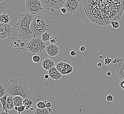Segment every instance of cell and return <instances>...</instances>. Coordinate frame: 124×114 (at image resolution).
I'll use <instances>...</instances> for the list:
<instances>
[{
	"label": "cell",
	"mask_w": 124,
	"mask_h": 114,
	"mask_svg": "<svg viewBox=\"0 0 124 114\" xmlns=\"http://www.w3.org/2000/svg\"><path fill=\"white\" fill-rule=\"evenodd\" d=\"M11 18L8 14L5 13L0 15V22L5 24H9Z\"/></svg>",
	"instance_id": "16"
},
{
	"label": "cell",
	"mask_w": 124,
	"mask_h": 114,
	"mask_svg": "<svg viewBox=\"0 0 124 114\" xmlns=\"http://www.w3.org/2000/svg\"><path fill=\"white\" fill-rule=\"evenodd\" d=\"M13 96H8L7 100V107L8 110H12L14 108L15 105L13 100Z\"/></svg>",
	"instance_id": "17"
},
{
	"label": "cell",
	"mask_w": 124,
	"mask_h": 114,
	"mask_svg": "<svg viewBox=\"0 0 124 114\" xmlns=\"http://www.w3.org/2000/svg\"><path fill=\"white\" fill-rule=\"evenodd\" d=\"M15 107H19L23 105L24 99L20 96H15L13 97Z\"/></svg>",
	"instance_id": "15"
},
{
	"label": "cell",
	"mask_w": 124,
	"mask_h": 114,
	"mask_svg": "<svg viewBox=\"0 0 124 114\" xmlns=\"http://www.w3.org/2000/svg\"><path fill=\"white\" fill-rule=\"evenodd\" d=\"M70 55L72 56H75L77 55V53L75 51V50H72L70 52Z\"/></svg>",
	"instance_id": "32"
},
{
	"label": "cell",
	"mask_w": 124,
	"mask_h": 114,
	"mask_svg": "<svg viewBox=\"0 0 124 114\" xmlns=\"http://www.w3.org/2000/svg\"><path fill=\"white\" fill-rule=\"evenodd\" d=\"M119 84L120 87L122 88L124 91V79H122V80L120 82Z\"/></svg>",
	"instance_id": "31"
},
{
	"label": "cell",
	"mask_w": 124,
	"mask_h": 114,
	"mask_svg": "<svg viewBox=\"0 0 124 114\" xmlns=\"http://www.w3.org/2000/svg\"><path fill=\"white\" fill-rule=\"evenodd\" d=\"M7 94V91L4 86L2 84L0 85V98H2Z\"/></svg>",
	"instance_id": "23"
},
{
	"label": "cell",
	"mask_w": 124,
	"mask_h": 114,
	"mask_svg": "<svg viewBox=\"0 0 124 114\" xmlns=\"http://www.w3.org/2000/svg\"><path fill=\"white\" fill-rule=\"evenodd\" d=\"M65 62H59L56 64H55V67L57 69L58 71L61 72L64 66Z\"/></svg>",
	"instance_id": "22"
},
{
	"label": "cell",
	"mask_w": 124,
	"mask_h": 114,
	"mask_svg": "<svg viewBox=\"0 0 124 114\" xmlns=\"http://www.w3.org/2000/svg\"><path fill=\"white\" fill-rule=\"evenodd\" d=\"M8 96V95L7 94L2 98H0V101L3 106L2 111H5L6 110H8L7 107V100Z\"/></svg>",
	"instance_id": "19"
},
{
	"label": "cell",
	"mask_w": 124,
	"mask_h": 114,
	"mask_svg": "<svg viewBox=\"0 0 124 114\" xmlns=\"http://www.w3.org/2000/svg\"><path fill=\"white\" fill-rule=\"evenodd\" d=\"M97 66L99 68H100V69H101V68H103V64H102V63H101V62H99L98 64H97Z\"/></svg>",
	"instance_id": "36"
},
{
	"label": "cell",
	"mask_w": 124,
	"mask_h": 114,
	"mask_svg": "<svg viewBox=\"0 0 124 114\" xmlns=\"http://www.w3.org/2000/svg\"><path fill=\"white\" fill-rule=\"evenodd\" d=\"M67 0H41L45 9L54 12L55 10L64 7Z\"/></svg>",
	"instance_id": "7"
},
{
	"label": "cell",
	"mask_w": 124,
	"mask_h": 114,
	"mask_svg": "<svg viewBox=\"0 0 124 114\" xmlns=\"http://www.w3.org/2000/svg\"><path fill=\"white\" fill-rule=\"evenodd\" d=\"M0 114H4V112L2 111V112H0Z\"/></svg>",
	"instance_id": "43"
},
{
	"label": "cell",
	"mask_w": 124,
	"mask_h": 114,
	"mask_svg": "<svg viewBox=\"0 0 124 114\" xmlns=\"http://www.w3.org/2000/svg\"><path fill=\"white\" fill-rule=\"evenodd\" d=\"M25 46V43H24L23 42H21L20 44V47L21 48H23Z\"/></svg>",
	"instance_id": "37"
},
{
	"label": "cell",
	"mask_w": 124,
	"mask_h": 114,
	"mask_svg": "<svg viewBox=\"0 0 124 114\" xmlns=\"http://www.w3.org/2000/svg\"><path fill=\"white\" fill-rule=\"evenodd\" d=\"M41 65L44 69L48 71L52 68L55 67V64L53 60L50 58H46L42 62Z\"/></svg>",
	"instance_id": "13"
},
{
	"label": "cell",
	"mask_w": 124,
	"mask_h": 114,
	"mask_svg": "<svg viewBox=\"0 0 124 114\" xmlns=\"http://www.w3.org/2000/svg\"><path fill=\"white\" fill-rule=\"evenodd\" d=\"M111 74H112V73H111V72H110V71H108V72L107 73V75H108V76H111Z\"/></svg>",
	"instance_id": "39"
},
{
	"label": "cell",
	"mask_w": 124,
	"mask_h": 114,
	"mask_svg": "<svg viewBox=\"0 0 124 114\" xmlns=\"http://www.w3.org/2000/svg\"><path fill=\"white\" fill-rule=\"evenodd\" d=\"M3 0H0V2H2Z\"/></svg>",
	"instance_id": "44"
},
{
	"label": "cell",
	"mask_w": 124,
	"mask_h": 114,
	"mask_svg": "<svg viewBox=\"0 0 124 114\" xmlns=\"http://www.w3.org/2000/svg\"><path fill=\"white\" fill-rule=\"evenodd\" d=\"M46 51L50 57H56L60 55V48L55 44H50L46 47Z\"/></svg>",
	"instance_id": "11"
},
{
	"label": "cell",
	"mask_w": 124,
	"mask_h": 114,
	"mask_svg": "<svg viewBox=\"0 0 124 114\" xmlns=\"http://www.w3.org/2000/svg\"><path fill=\"white\" fill-rule=\"evenodd\" d=\"M35 16L28 12H24L19 17L16 24L18 35L23 39H31L33 37L31 29V25Z\"/></svg>",
	"instance_id": "3"
},
{
	"label": "cell",
	"mask_w": 124,
	"mask_h": 114,
	"mask_svg": "<svg viewBox=\"0 0 124 114\" xmlns=\"http://www.w3.org/2000/svg\"><path fill=\"white\" fill-rule=\"evenodd\" d=\"M60 11H61V12H62V14H66L67 13V9L65 7H63L61 8L60 9Z\"/></svg>",
	"instance_id": "33"
},
{
	"label": "cell",
	"mask_w": 124,
	"mask_h": 114,
	"mask_svg": "<svg viewBox=\"0 0 124 114\" xmlns=\"http://www.w3.org/2000/svg\"><path fill=\"white\" fill-rule=\"evenodd\" d=\"M49 75L48 74H46L45 75V76H44V78H46V79H48V80H49Z\"/></svg>",
	"instance_id": "38"
},
{
	"label": "cell",
	"mask_w": 124,
	"mask_h": 114,
	"mask_svg": "<svg viewBox=\"0 0 124 114\" xmlns=\"http://www.w3.org/2000/svg\"><path fill=\"white\" fill-rule=\"evenodd\" d=\"M110 24L112 26V27L114 28H118L119 27V23L117 21H113L110 22Z\"/></svg>",
	"instance_id": "26"
},
{
	"label": "cell",
	"mask_w": 124,
	"mask_h": 114,
	"mask_svg": "<svg viewBox=\"0 0 124 114\" xmlns=\"http://www.w3.org/2000/svg\"><path fill=\"white\" fill-rule=\"evenodd\" d=\"M52 104L50 102H47L46 103V108H51V107H52Z\"/></svg>",
	"instance_id": "35"
},
{
	"label": "cell",
	"mask_w": 124,
	"mask_h": 114,
	"mask_svg": "<svg viewBox=\"0 0 124 114\" xmlns=\"http://www.w3.org/2000/svg\"><path fill=\"white\" fill-rule=\"evenodd\" d=\"M46 43L42 41L41 38H33L27 43V50L33 55H36L46 49Z\"/></svg>",
	"instance_id": "5"
},
{
	"label": "cell",
	"mask_w": 124,
	"mask_h": 114,
	"mask_svg": "<svg viewBox=\"0 0 124 114\" xmlns=\"http://www.w3.org/2000/svg\"><path fill=\"white\" fill-rule=\"evenodd\" d=\"M57 38L55 36H52V37H51L49 41H50V42L51 44H55V43H56L57 42Z\"/></svg>",
	"instance_id": "28"
},
{
	"label": "cell",
	"mask_w": 124,
	"mask_h": 114,
	"mask_svg": "<svg viewBox=\"0 0 124 114\" xmlns=\"http://www.w3.org/2000/svg\"><path fill=\"white\" fill-rule=\"evenodd\" d=\"M13 33L12 27L10 24L0 22V38L5 39L9 38Z\"/></svg>",
	"instance_id": "8"
},
{
	"label": "cell",
	"mask_w": 124,
	"mask_h": 114,
	"mask_svg": "<svg viewBox=\"0 0 124 114\" xmlns=\"http://www.w3.org/2000/svg\"><path fill=\"white\" fill-rule=\"evenodd\" d=\"M50 38L51 33H48L47 32L43 33L41 36V40L45 43H46L48 41H50Z\"/></svg>",
	"instance_id": "21"
},
{
	"label": "cell",
	"mask_w": 124,
	"mask_h": 114,
	"mask_svg": "<svg viewBox=\"0 0 124 114\" xmlns=\"http://www.w3.org/2000/svg\"><path fill=\"white\" fill-rule=\"evenodd\" d=\"M74 70L73 67L69 64L65 62L64 66L61 72V73L62 75H66L71 73Z\"/></svg>",
	"instance_id": "14"
},
{
	"label": "cell",
	"mask_w": 124,
	"mask_h": 114,
	"mask_svg": "<svg viewBox=\"0 0 124 114\" xmlns=\"http://www.w3.org/2000/svg\"><path fill=\"white\" fill-rule=\"evenodd\" d=\"M86 49V47L85 46H82L81 47H80V50L81 52H84L85 51Z\"/></svg>",
	"instance_id": "34"
},
{
	"label": "cell",
	"mask_w": 124,
	"mask_h": 114,
	"mask_svg": "<svg viewBox=\"0 0 124 114\" xmlns=\"http://www.w3.org/2000/svg\"><path fill=\"white\" fill-rule=\"evenodd\" d=\"M4 112V114H9V113L8 112V110H6Z\"/></svg>",
	"instance_id": "40"
},
{
	"label": "cell",
	"mask_w": 124,
	"mask_h": 114,
	"mask_svg": "<svg viewBox=\"0 0 124 114\" xmlns=\"http://www.w3.org/2000/svg\"><path fill=\"white\" fill-rule=\"evenodd\" d=\"M32 59L34 63H38L40 62L41 59V57H40L38 55L36 54V55H34L32 57Z\"/></svg>",
	"instance_id": "25"
},
{
	"label": "cell",
	"mask_w": 124,
	"mask_h": 114,
	"mask_svg": "<svg viewBox=\"0 0 124 114\" xmlns=\"http://www.w3.org/2000/svg\"><path fill=\"white\" fill-rule=\"evenodd\" d=\"M31 29L34 38H40L48 30V26L41 15L35 16L31 25Z\"/></svg>",
	"instance_id": "4"
},
{
	"label": "cell",
	"mask_w": 124,
	"mask_h": 114,
	"mask_svg": "<svg viewBox=\"0 0 124 114\" xmlns=\"http://www.w3.org/2000/svg\"><path fill=\"white\" fill-rule=\"evenodd\" d=\"M112 60L109 57H106L104 59V63L105 65H108L110 64L111 62H112Z\"/></svg>",
	"instance_id": "29"
},
{
	"label": "cell",
	"mask_w": 124,
	"mask_h": 114,
	"mask_svg": "<svg viewBox=\"0 0 124 114\" xmlns=\"http://www.w3.org/2000/svg\"><path fill=\"white\" fill-rule=\"evenodd\" d=\"M34 101L29 98H26L23 100V105L26 107V110H29L34 103Z\"/></svg>",
	"instance_id": "18"
},
{
	"label": "cell",
	"mask_w": 124,
	"mask_h": 114,
	"mask_svg": "<svg viewBox=\"0 0 124 114\" xmlns=\"http://www.w3.org/2000/svg\"><path fill=\"white\" fill-rule=\"evenodd\" d=\"M80 5V0H67L64 7L67 10L68 13L74 14L78 10Z\"/></svg>",
	"instance_id": "9"
},
{
	"label": "cell",
	"mask_w": 124,
	"mask_h": 114,
	"mask_svg": "<svg viewBox=\"0 0 124 114\" xmlns=\"http://www.w3.org/2000/svg\"><path fill=\"white\" fill-rule=\"evenodd\" d=\"M25 110H26V107L24 105H22L21 106L18 107V109H17V111L18 112L19 114H20L23 112Z\"/></svg>",
	"instance_id": "27"
},
{
	"label": "cell",
	"mask_w": 124,
	"mask_h": 114,
	"mask_svg": "<svg viewBox=\"0 0 124 114\" xmlns=\"http://www.w3.org/2000/svg\"><path fill=\"white\" fill-rule=\"evenodd\" d=\"M48 111H49V112L50 113H51L52 112H53V109L51 108H48Z\"/></svg>",
	"instance_id": "41"
},
{
	"label": "cell",
	"mask_w": 124,
	"mask_h": 114,
	"mask_svg": "<svg viewBox=\"0 0 124 114\" xmlns=\"http://www.w3.org/2000/svg\"><path fill=\"white\" fill-rule=\"evenodd\" d=\"M48 74L53 80L58 81L62 78V75L58 71L55 67H53L48 71Z\"/></svg>",
	"instance_id": "12"
},
{
	"label": "cell",
	"mask_w": 124,
	"mask_h": 114,
	"mask_svg": "<svg viewBox=\"0 0 124 114\" xmlns=\"http://www.w3.org/2000/svg\"><path fill=\"white\" fill-rule=\"evenodd\" d=\"M25 8L27 12L35 15L41 13L44 7L41 0H26Z\"/></svg>",
	"instance_id": "6"
},
{
	"label": "cell",
	"mask_w": 124,
	"mask_h": 114,
	"mask_svg": "<svg viewBox=\"0 0 124 114\" xmlns=\"http://www.w3.org/2000/svg\"><path fill=\"white\" fill-rule=\"evenodd\" d=\"M84 10L93 22L106 26L121 18L124 0H84Z\"/></svg>",
	"instance_id": "1"
},
{
	"label": "cell",
	"mask_w": 124,
	"mask_h": 114,
	"mask_svg": "<svg viewBox=\"0 0 124 114\" xmlns=\"http://www.w3.org/2000/svg\"><path fill=\"white\" fill-rule=\"evenodd\" d=\"M114 65L117 76L120 79H124V58H122Z\"/></svg>",
	"instance_id": "10"
},
{
	"label": "cell",
	"mask_w": 124,
	"mask_h": 114,
	"mask_svg": "<svg viewBox=\"0 0 124 114\" xmlns=\"http://www.w3.org/2000/svg\"><path fill=\"white\" fill-rule=\"evenodd\" d=\"M50 113L48 108L46 107L42 109L37 108L34 112V114H49Z\"/></svg>",
	"instance_id": "20"
},
{
	"label": "cell",
	"mask_w": 124,
	"mask_h": 114,
	"mask_svg": "<svg viewBox=\"0 0 124 114\" xmlns=\"http://www.w3.org/2000/svg\"><path fill=\"white\" fill-rule=\"evenodd\" d=\"M4 86L8 96H20L24 99L29 98L34 101L35 100L36 93L25 78L19 77L16 79L12 78Z\"/></svg>",
	"instance_id": "2"
},
{
	"label": "cell",
	"mask_w": 124,
	"mask_h": 114,
	"mask_svg": "<svg viewBox=\"0 0 124 114\" xmlns=\"http://www.w3.org/2000/svg\"><path fill=\"white\" fill-rule=\"evenodd\" d=\"M14 109L16 111H17V109H18V107H15Z\"/></svg>",
	"instance_id": "42"
},
{
	"label": "cell",
	"mask_w": 124,
	"mask_h": 114,
	"mask_svg": "<svg viewBox=\"0 0 124 114\" xmlns=\"http://www.w3.org/2000/svg\"><path fill=\"white\" fill-rule=\"evenodd\" d=\"M47 101L46 100L44 101H40L38 102L37 104V108H45L46 107V103H47Z\"/></svg>",
	"instance_id": "24"
},
{
	"label": "cell",
	"mask_w": 124,
	"mask_h": 114,
	"mask_svg": "<svg viewBox=\"0 0 124 114\" xmlns=\"http://www.w3.org/2000/svg\"><path fill=\"white\" fill-rule=\"evenodd\" d=\"M106 100L108 102H113L114 100V98L111 94H108L106 97Z\"/></svg>",
	"instance_id": "30"
}]
</instances>
